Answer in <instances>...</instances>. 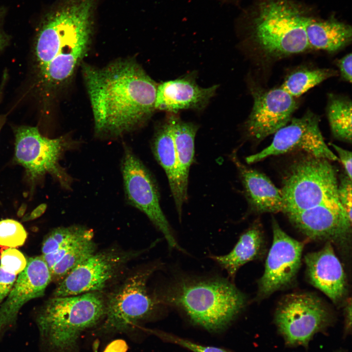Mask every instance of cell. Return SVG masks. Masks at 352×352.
<instances>
[{"label":"cell","mask_w":352,"mask_h":352,"mask_svg":"<svg viewBox=\"0 0 352 352\" xmlns=\"http://www.w3.org/2000/svg\"><path fill=\"white\" fill-rule=\"evenodd\" d=\"M83 74L98 137L115 138L133 131L155 110L157 85L132 59L102 68L85 64Z\"/></svg>","instance_id":"cell-1"},{"label":"cell","mask_w":352,"mask_h":352,"mask_svg":"<svg viewBox=\"0 0 352 352\" xmlns=\"http://www.w3.org/2000/svg\"><path fill=\"white\" fill-rule=\"evenodd\" d=\"M96 0H69L48 15L37 35L35 54L46 88L66 82L86 55L92 34Z\"/></svg>","instance_id":"cell-2"},{"label":"cell","mask_w":352,"mask_h":352,"mask_svg":"<svg viewBox=\"0 0 352 352\" xmlns=\"http://www.w3.org/2000/svg\"><path fill=\"white\" fill-rule=\"evenodd\" d=\"M156 299L212 331L226 328L247 302L246 295L226 279L186 274H178L169 281Z\"/></svg>","instance_id":"cell-3"},{"label":"cell","mask_w":352,"mask_h":352,"mask_svg":"<svg viewBox=\"0 0 352 352\" xmlns=\"http://www.w3.org/2000/svg\"><path fill=\"white\" fill-rule=\"evenodd\" d=\"M106 302L98 291L52 297L36 311L41 352H71L81 333L104 317Z\"/></svg>","instance_id":"cell-4"},{"label":"cell","mask_w":352,"mask_h":352,"mask_svg":"<svg viewBox=\"0 0 352 352\" xmlns=\"http://www.w3.org/2000/svg\"><path fill=\"white\" fill-rule=\"evenodd\" d=\"M338 180L330 161L305 154L286 169L280 189L285 214L326 204L340 203Z\"/></svg>","instance_id":"cell-5"},{"label":"cell","mask_w":352,"mask_h":352,"mask_svg":"<svg viewBox=\"0 0 352 352\" xmlns=\"http://www.w3.org/2000/svg\"><path fill=\"white\" fill-rule=\"evenodd\" d=\"M306 17L289 1L269 0L261 5L254 19L255 41L266 55L274 58L308 50Z\"/></svg>","instance_id":"cell-6"},{"label":"cell","mask_w":352,"mask_h":352,"mask_svg":"<svg viewBox=\"0 0 352 352\" xmlns=\"http://www.w3.org/2000/svg\"><path fill=\"white\" fill-rule=\"evenodd\" d=\"M14 161L22 166L28 180L34 184L49 175L63 188H71V177L60 164L64 154L74 148V142L66 136L49 138L37 127L22 126L16 128Z\"/></svg>","instance_id":"cell-7"},{"label":"cell","mask_w":352,"mask_h":352,"mask_svg":"<svg viewBox=\"0 0 352 352\" xmlns=\"http://www.w3.org/2000/svg\"><path fill=\"white\" fill-rule=\"evenodd\" d=\"M278 332L289 346L308 345L313 336L326 329L331 315L320 298L308 293H293L283 297L275 313Z\"/></svg>","instance_id":"cell-8"},{"label":"cell","mask_w":352,"mask_h":352,"mask_svg":"<svg viewBox=\"0 0 352 352\" xmlns=\"http://www.w3.org/2000/svg\"><path fill=\"white\" fill-rule=\"evenodd\" d=\"M121 170L128 203L143 212L160 231L171 249L183 251L163 214L156 182L151 172L128 145H123Z\"/></svg>","instance_id":"cell-9"},{"label":"cell","mask_w":352,"mask_h":352,"mask_svg":"<svg viewBox=\"0 0 352 352\" xmlns=\"http://www.w3.org/2000/svg\"><path fill=\"white\" fill-rule=\"evenodd\" d=\"M155 265L129 277L106 302L103 329L107 332L121 331L151 315L161 304L149 293V278L157 269Z\"/></svg>","instance_id":"cell-10"},{"label":"cell","mask_w":352,"mask_h":352,"mask_svg":"<svg viewBox=\"0 0 352 352\" xmlns=\"http://www.w3.org/2000/svg\"><path fill=\"white\" fill-rule=\"evenodd\" d=\"M316 115L308 111L302 117L292 119L289 124L274 133L269 145L255 154L246 157L248 164L256 163L270 156L294 151L330 161H338L336 154L329 149L323 138Z\"/></svg>","instance_id":"cell-11"},{"label":"cell","mask_w":352,"mask_h":352,"mask_svg":"<svg viewBox=\"0 0 352 352\" xmlns=\"http://www.w3.org/2000/svg\"><path fill=\"white\" fill-rule=\"evenodd\" d=\"M273 242L264 274L258 281L256 298L263 299L290 286L301 265L304 244L286 233L274 218L272 219Z\"/></svg>","instance_id":"cell-12"},{"label":"cell","mask_w":352,"mask_h":352,"mask_svg":"<svg viewBox=\"0 0 352 352\" xmlns=\"http://www.w3.org/2000/svg\"><path fill=\"white\" fill-rule=\"evenodd\" d=\"M117 250L93 253L58 284L52 297H64L99 291L132 256Z\"/></svg>","instance_id":"cell-13"},{"label":"cell","mask_w":352,"mask_h":352,"mask_svg":"<svg viewBox=\"0 0 352 352\" xmlns=\"http://www.w3.org/2000/svg\"><path fill=\"white\" fill-rule=\"evenodd\" d=\"M252 91L253 105L244 129L246 136L258 143L288 123L297 103L281 87L267 90L254 88Z\"/></svg>","instance_id":"cell-14"},{"label":"cell","mask_w":352,"mask_h":352,"mask_svg":"<svg viewBox=\"0 0 352 352\" xmlns=\"http://www.w3.org/2000/svg\"><path fill=\"white\" fill-rule=\"evenodd\" d=\"M51 282L49 269L42 255L28 258L26 267L0 305V341L15 327L22 307L29 301L43 296Z\"/></svg>","instance_id":"cell-15"},{"label":"cell","mask_w":352,"mask_h":352,"mask_svg":"<svg viewBox=\"0 0 352 352\" xmlns=\"http://www.w3.org/2000/svg\"><path fill=\"white\" fill-rule=\"evenodd\" d=\"M308 239L342 245L351 233L352 220L340 203L326 204L285 214Z\"/></svg>","instance_id":"cell-16"},{"label":"cell","mask_w":352,"mask_h":352,"mask_svg":"<svg viewBox=\"0 0 352 352\" xmlns=\"http://www.w3.org/2000/svg\"><path fill=\"white\" fill-rule=\"evenodd\" d=\"M218 88V85L199 87L196 75L192 74L164 82L157 85L155 109L172 113L184 110H201L207 106Z\"/></svg>","instance_id":"cell-17"},{"label":"cell","mask_w":352,"mask_h":352,"mask_svg":"<svg viewBox=\"0 0 352 352\" xmlns=\"http://www.w3.org/2000/svg\"><path fill=\"white\" fill-rule=\"evenodd\" d=\"M326 242L320 250L308 253L304 258L309 282L334 303H340L347 292L345 273L332 245Z\"/></svg>","instance_id":"cell-18"},{"label":"cell","mask_w":352,"mask_h":352,"mask_svg":"<svg viewBox=\"0 0 352 352\" xmlns=\"http://www.w3.org/2000/svg\"><path fill=\"white\" fill-rule=\"evenodd\" d=\"M236 152L231 156L242 181L249 211L257 214L283 212L285 201L282 191L264 174L242 163Z\"/></svg>","instance_id":"cell-19"},{"label":"cell","mask_w":352,"mask_h":352,"mask_svg":"<svg viewBox=\"0 0 352 352\" xmlns=\"http://www.w3.org/2000/svg\"><path fill=\"white\" fill-rule=\"evenodd\" d=\"M152 149L156 161L166 174L177 212L180 219L182 206L187 196L183 193L181 187L173 135L167 117L155 130Z\"/></svg>","instance_id":"cell-20"},{"label":"cell","mask_w":352,"mask_h":352,"mask_svg":"<svg viewBox=\"0 0 352 352\" xmlns=\"http://www.w3.org/2000/svg\"><path fill=\"white\" fill-rule=\"evenodd\" d=\"M265 242L262 224L256 220L240 237L232 250L224 255H211L210 258L225 270L234 280L239 269L246 263L264 254Z\"/></svg>","instance_id":"cell-21"},{"label":"cell","mask_w":352,"mask_h":352,"mask_svg":"<svg viewBox=\"0 0 352 352\" xmlns=\"http://www.w3.org/2000/svg\"><path fill=\"white\" fill-rule=\"evenodd\" d=\"M305 28L310 49L335 52L352 41L351 26L335 19L320 21L307 16Z\"/></svg>","instance_id":"cell-22"},{"label":"cell","mask_w":352,"mask_h":352,"mask_svg":"<svg viewBox=\"0 0 352 352\" xmlns=\"http://www.w3.org/2000/svg\"><path fill=\"white\" fill-rule=\"evenodd\" d=\"M167 118L173 135L181 187L187 196L189 170L194 159L195 138L198 127L182 121L177 113H169Z\"/></svg>","instance_id":"cell-23"},{"label":"cell","mask_w":352,"mask_h":352,"mask_svg":"<svg viewBox=\"0 0 352 352\" xmlns=\"http://www.w3.org/2000/svg\"><path fill=\"white\" fill-rule=\"evenodd\" d=\"M328 117L331 132L336 139L352 142V102L332 95L329 98Z\"/></svg>","instance_id":"cell-24"},{"label":"cell","mask_w":352,"mask_h":352,"mask_svg":"<svg viewBox=\"0 0 352 352\" xmlns=\"http://www.w3.org/2000/svg\"><path fill=\"white\" fill-rule=\"evenodd\" d=\"M93 237V231L82 225L55 228L44 237L41 248L42 255L52 253L61 248Z\"/></svg>","instance_id":"cell-25"},{"label":"cell","mask_w":352,"mask_h":352,"mask_svg":"<svg viewBox=\"0 0 352 352\" xmlns=\"http://www.w3.org/2000/svg\"><path fill=\"white\" fill-rule=\"evenodd\" d=\"M337 74L333 69H303L289 75L281 87L293 97H297L324 80Z\"/></svg>","instance_id":"cell-26"},{"label":"cell","mask_w":352,"mask_h":352,"mask_svg":"<svg viewBox=\"0 0 352 352\" xmlns=\"http://www.w3.org/2000/svg\"><path fill=\"white\" fill-rule=\"evenodd\" d=\"M95 249L92 239L76 244L50 270L51 282H61L75 268L94 253Z\"/></svg>","instance_id":"cell-27"},{"label":"cell","mask_w":352,"mask_h":352,"mask_svg":"<svg viewBox=\"0 0 352 352\" xmlns=\"http://www.w3.org/2000/svg\"><path fill=\"white\" fill-rule=\"evenodd\" d=\"M27 233L23 226L13 219L0 220V246L16 248L24 244Z\"/></svg>","instance_id":"cell-28"},{"label":"cell","mask_w":352,"mask_h":352,"mask_svg":"<svg viewBox=\"0 0 352 352\" xmlns=\"http://www.w3.org/2000/svg\"><path fill=\"white\" fill-rule=\"evenodd\" d=\"M27 263L23 254L16 248H7L0 252V266L8 273L19 275L24 270Z\"/></svg>","instance_id":"cell-29"},{"label":"cell","mask_w":352,"mask_h":352,"mask_svg":"<svg viewBox=\"0 0 352 352\" xmlns=\"http://www.w3.org/2000/svg\"><path fill=\"white\" fill-rule=\"evenodd\" d=\"M151 332L165 341L178 345L193 352H228L220 348L201 345L166 332L151 330Z\"/></svg>","instance_id":"cell-30"},{"label":"cell","mask_w":352,"mask_h":352,"mask_svg":"<svg viewBox=\"0 0 352 352\" xmlns=\"http://www.w3.org/2000/svg\"><path fill=\"white\" fill-rule=\"evenodd\" d=\"M338 198L349 218L352 220V179L346 174L342 175L338 181Z\"/></svg>","instance_id":"cell-31"},{"label":"cell","mask_w":352,"mask_h":352,"mask_svg":"<svg viewBox=\"0 0 352 352\" xmlns=\"http://www.w3.org/2000/svg\"><path fill=\"white\" fill-rule=\"evenodd\" d=\"M17 278V275L5 271L0 266V305L10 292Z\"/></svg>","instance_id":"cell-32"},{"label":"cell","mask_w":352,"mask_h":352,"mask_svg":"<svg viewBox=\"0 0 352 352\" xmlns=\"http://www.w3.org/2000/svg\"><path fill=\"white\" fill-rule=\"evenodd\" d=\"M337 153L336 155L341 162L345 171V174L352 179V152L333 143H330Z\"/></svg>","instance_id":"cell-33"},{"label":"cell","mask_w":352,"mask_h":352,"mask_svg":"<svg viewBox=\"0 0 352 352\" xmlns=\"http://www.w3.org/2000/svg\"><path fill=\"white\" fill-rule=\"evenodd\" d=\"M352 53H350L339 59L337 62L342 77L352 82Z\"/></svg>","instance_id":"cell-34"},{"label":"cell","mask_w":352,"mask_h":352,"mask_svg":"<svg viewBox=\"0 0 352 352\" xmlns=\"http://www.w3.org/2000/svg\"><path fill=\"white\" fill-rule=\"evenodd\" d=\"M345 313L346 329L348 330H351L352 323V303L351 299L346 303V307L345 308Z\"/></svg>","instance_id":"cell-35"},{"label":"cell","mask_w":352,"mask_h":352,"mask_svg":"<svg viewBox=\"0 0 352 352\" xmlns=\"http://www.w3.org/2000/svg\"><path fill=\"white\" fill-rule=\"evenodd\" d=\"M7 37L2 31L0 28V51L1 50L7 45Z\"/></svg>","instance_id":"cell-36"},{"label":"cell","mask_w":352,"mask_h":352,"mask_svg":"<svg viewBox=\"0 0 352 352\" xmlns=\"http://www.w3.org/2000/svg\"><path fill=\"white\" fill-rule=\"evenodd\" d=\"M6 77L5 76V74H4L3 75L2 81L1 82V83L0 85V101L1 97H2L3 88H4V85L5 83V81H6ZM4 122V117L0 116V131L3 125Z\"/></svg>","instance_id":"cell-37"},{"label":"cell","mask_w":352,"mask_h":352,"mask_svg":"<svg viewBox=\"0 0 352 352\" xmlns=\"http://www.w3.org/2000/svg\"><path fill=\"white\" fill-rule=\"evenodd\" d=\"M344 352L341 351H338V352Z\"/></svg>","instance_id":"cell-38"}]
</instances>
